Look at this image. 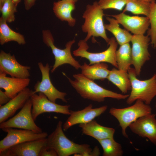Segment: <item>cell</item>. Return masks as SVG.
<instances>
[{"label": "cell", "mask_w": 156, "mask_h": 156, "mask_svg": "<svg viewBox=\"0 0 156 156\" xmlns=\"http://www.w3.org/2000/svg\"><path fill=\"white\" fill-rule=\"evenodd\" d=\"M62 122L59 121L54 131L47 138L45 147L53 149L57 156H96L95 148L92 150L87 144H79L68 139L62 127Z\"/></svg>", "instance_id": "cell-1"}, {"label": "cell", "mask_w": 156, "mask_h": 156, "mask_svg": "<svg viewBox=\"0 0 156 156\" xmlns=\"http://www.w3.org/2000/svg\"><path fill=\"white\" fill-rule=\"evenodd\" d=\"M63 74L67 77L73 88L84 99L101 102L104 101L106 98L122 100L129 96V94L123 95L105 89L81 73L73 75V80Z\"/></svg>", "instance_id": "cell-2"}, {"label": "cell", "mask_w": 156, "mask_h": 156, "mask_svg": "<svg viewBox=\"0 0 156 156\" xmlns=\"http://www.w3.org/2000/svg\"><path fill=\"white\" fill-rule=\"evenodd\" d=\"M103 10L99 6L98 2L94 1L92 5L86 6L82 18L84 22L81 26L82 31L87 34L84 40L87 42L92 37H100L107 43L109 38L106 34L103 17Z\"/></svg>", "instance_id": "cell-3"}, {"label": "cell", "mask_w": 156, "mask_h": 156, "mask_svg": "<svg viewBox=\"0 0 156 156\" xmlns=\"http://www.w3.org/2000/svg\"><path fill=\"white\" fill-rule=\"evenodd\" d=\"M130 80L131 92L127 98L126 103L129 105L137 100H140L149 105L156 96V74L150 78L142 80L137 77L135 70L130 67L128 71Z\"/></svg>", "instance_id": "cell-4"}, {"label": "cell", "mask_w": 156, "mask_h": 156, "mask_svg": "<svg viewBox=\"0 0 156 156\" xmlns=\"http://www.w3.org/2000/svg\"><path fill=\"white\" fill-rule=\"evenodd\" d=\"M151 111L152 108L149 105L140 100H137L131 106L122 108L112 107L109 112L118 120L122 135L128 138L126 133L127 128L139 118L151 114Z\"/></svg>", "instance_id": "cell-5"}, {"label": "cell", "mask_w": 156, "mask_h": 156, "mask_svg": "<svg viewBox=\"0 0 156 156\" xmlns=\"http://www.w3.org/2000/svg\"><path fill=\"white\" fill-rule=\"evenodd\" d=\"M84 39L80 40L78 43V48L74 50L73 54L75 56L85 58L90 62V65L96 63L107 62L118 68L116 59V53L118 43L114 37L109 38L107 45L108 48L105 51L94 53L88 51L89 46Z\"/></svg>", "instance_id": "cell-6"}, {"label": "cell", "mask_w": 156, "mask_h": 156, "mask_svg": "<svg viewBox=\"0 0 156 156\" xmlns=\"http://www.w3.org/2000/svg\"><path fill=\"white\" fill-rule=\"evenodd\" d=\"M42 36L43 42L51 48L54 57L55 62L51 70V73L53 72L58 67L65 64H69L77 70L80 68L81 65L73 57L71 53V48L75 42V39L68 42L65 45V48L61 49L54 44V40L49 30H43Z\"/></svg>", "instance_id": "cell-7"}, {"label": "cell", "mask_w": 156, "mask_h": 156, "mask_svg": "<svg viewBox=\"0 0 156 156\" xmlns=\"http://www.w3.org/2000/svg\"><path fill=\"white\" fill-rule=\"evenodd\" d=\"M1 129L7 133L6 136L0 141V152L12 146L23 142L45 138L48 136L45 132L37 133L24 129H18L11 127Z\"/></svg>", "instance_id": "cell-8"}, {"label": "cell", "mask_w": 156, "mask_h": 156, "mask_svg": "<svg viewBox=\"0 0 156 156\" xmlns=\"http://www.w3.org/2000/svg\"><path fill=\"white\" fill-rule=\"evenodd\" d=\"M32 107V103L30 98L16 115L8 120L0 123V128H17L37 133L42 132V129L35 124L33 118Z\"/></svg>", "instance_id": "cell-9"}, {"label": "cell", "mask_w": 156, "mask_h": 156, "mask_svg": "<svg viewBox=\"0 0 156 156\" xmlns=\"http://www.w3.org/2000/svg\"><path fill=\"white\" fill-rule=\"evenodd\" d=\"M151 39L148 35H133L131 40L132 65L134 67L137 76H140L142 66L150 60L148 47Z\"/></svg>", "instance_id": "cell-10"}, {"label": "cell", "mask_w": 156, "mask_h": 156, "mask_svg": "<svg viewBox=\"0 0 156 156\" xmlns=\"http://www.w3.org/2000/svg\"><path fill=\"white\" fill-rule=\"evenodd\" d=\"M30 99L32 104L31 114L34 121L40 114L45 112H55L68 115L70 114V105L56 104L49 100L42 92L37 94L32 92Z\"/></svg>", "instance_id": "cell-11"}, {"label": "cell", "mask_w": 156, "mask_h": 156, "mask_svg": "<svg viewBox=\"0 0 156 156\" xmlns=\"http://www.w3.org/2000/svg\"><path fill=\"white\" fill-rule=\"evenodd\" d=\"M38 66L42 76L41 81H38L34 86L33 93L42 92L51 101L55 103L57 99H60L67 102L65 96L67 94L60 92L56 89L52 84L50 77L49 71L51 68L48 63L44 66L41 62L38 63Z\"/></svg>", "instance_id": "cell-12"}, {"label": "cell", "mask_w": 156, "mask_h": 156, "mask_svg": "<svg viewBox=\"0 0 156 156\" xmlns=\"http://www.w3.org/2000/svg\"><path fill=\"white\" fill-rule=\"evenodd\" d=\"M107 107V105H104L94 108L90 104L81 110H70L69 116L62 125L63 130L66 131L75 125L86 123L92 121L104 113Z\"/></svg>", "instance_id": "cell-13"}, {"label": "cell", "mask_w": 156, "mask_h": 156, "mask_svg": "<svg viewBox=\"0 0 156 156\" xmlns=\"http://www.w3.org/2000/svg\"><path fill=\"white\" fill-rule=\"evenodd\" d=\"M31 67L19 64L14 55L1 50L0 52V73L10 75L11 77L28 78Z\"/></svg>", "instance_id": "cell-14"}, {"label": "cell", "mask_w": 156, "mask_h": 156, "mask_svg": "<svg viewBox=\"0 0 156 156\" xmlns=\"http://www.w3.org/2000/svg\"><path fill=\"white\" fill-rule=\"evenodd\" d=\"M156 114H150L141 117L129 126L131 131L142 138H147L156 145Z\"/></svg>", "instance_id": "cell-15"}, {"label": "cell", "mask_w": 156, "mask_h": 156, "mask_svg": "<svg viewBox=\"0 0 156 156\" xmlns=\"http://www.w3.org/2000/svg\"><path fill=\"white\" fill-rule=\"evenodd\" d=\"M47 138L23 142L0 152V156H39L41 148L46 145Z\"/></svg>", "instance_id": "cell-16"}, {"label": "cell", "mask_w": 156, "mask_h": 156, "mask_svg": "<svg viewBox=\"0 0 156 156\" xmlns=\"http://www.w3.org/2000/svg\"><path fill=\"white\" fill-rule=\"evenodd\" d=\"M110 16L116 19L126 30L134 35H144L150 25L149 18L146 16H130L122 12Z\"/></svg>", "instance_id": "cell-17"}, {"label": "cell", "mask_w": 156, "mask_h": 156, "mask_svg": "<svg viewBox=\"0 0 156 156\" xmlns=\"http://www.w3.org/2000/svg\"><path fill=\"white\" fill-rule=\"evenodd\" d=\"M32 90L27 87L7 103L0 105V123L13 116L18 109L22 108L30 98Z\"/></svg>", "instance_id": "cell-18"}, {"label": "cell", "mask_w": 156, "mask_h": 156, "mask_svg": "<svg viewBox=\"0 0 156 156\" xmlns=\"http://www.w3.org/2000/svg\"><path fill=\"white\" fill-rule=\"evenodd\" d=\"M30 79L9 77L5 74L0 73V88L5 90V92L11 99L16 96L20 92L29 86Z\"/></svg>", "instance_id": "cell-19"}, {"label": "cell", "mask_w": 156, "mask_h": 156, "mask_svg": "<svg viewBox=\"0 0 156 156\" xmlns=\"http://www.w3.org/2000/svg\"><path fill=\"white\" fill-rule=\"evenodd\" d=\"M79 126L83 134L92 137L97 141L114 138L115 132L114 129L103 126L94 120L86 123L79 124Z\"/></svg>", "instance_id": "cell-20"}, {"label": "cell", "mask_w": 156, "mask_h": 156, "mask_svg": "<svg viewBox=\"0 0 156 156\" xmlns=\"http://www.w3.org/2000/svg\"><path fill=\"white\" fill-rule=\"evenodd\" d=\"M75 2L68 0H62L54 2L53 10L55 16L61 21L67 22L68 25L73 27L76 19L73 18L72 13L75 8Z\"/></svg>", "instance_id": "cell-21"}, {"label": "cell", "mask_w": 156, "mask_h": 156, "mask_svg": "<svg viewBox=\"0 0 156 156\" xmlns=\"http://www.w3.org/2000/svg\"><path fill=\"white\" fill-rule=\"evenodd\" d=\"M108 65L104 62L96 63L90 65L84 62L81 65V73L86 77L92 80H103L107 78L110 70Z\"/></svg>", "instance_id": "cell-22"}, {"label": "cell", "mask_w": 156, "mask_h": 156, "mask_svg": "<svg viewBox=\"0 0 156 156\" xmlns=\"http://www.w3.org/2000/svg\"><path fill=\"white\" fill-rule=\"evenodd\" d=\"M107 79L124 94L131 90V82L128 72L113 68L110 70Z\"/></svg>", "instance_id": "cell-23"}, {"label": "cell", "mask_w": 156, "mask_h": 156, "mask_svg": "<svg viewBox=\"0 0 156 156\" xmlns=\"http://www.w3.org/2000/svg\"><path fill=\"white\" fill-rule=\"evenodd\" d=\"M106 18L109 23L104 24L105 28L113 35L118 44L120 45L131 41L133 35L127 30L120 28L116 19L109 16Z\"/></svg>", "instance_id": "cell-24"}, {"label": "cell", "mask_w": 156, "mask_h": 156, "mask_svg": "<svg viewBox=\"0 0 156 156\" xmlns=\"http://www.w3.org/2000/svg\"><path fill=\"white\" fill-rule=\"evenodd\" d=\"M6 22L0 18V44L3 45L11 41L16 42L20 45H24L26 41L24 36L12 30L8 25Z\"/></svg>", "instance_id": "cell-25"}, {"label": "cell", "mask_w": 156, "mask_h": 156, "mask_svg": "<svg viewBox=\"0 0 156 156\" xmlns=\"http://www.w3.org/2000/svg\"><path fill=\"white\" fill-rule=\"evenodd\" d=\"M118 69L126 72L132 65L131 48L129 42L120 45L116 53Z\"/></svg>", "instance_id": "cell-26"}, {"label": "cell", "mask_w": 156, "mask_h": 156, "mask_svg": "<svg viewBox=\"0 0 156 156\" xmlns=\"http://www.w3.org/2000/svg\"><path fill=\"white\" fill-rule=\"evenodd\" d=\"M151 3L140 0H127L122 12H129L134 14H143L148 17Z\"/></svg>", "instance_id": "cell-27"}, {"label": "cell", "mask_w": 156, "mask_h": 156, "mask_svg": "<svg viewBox=\"0 0 156 156\" xmlns=\"http://www.w3.org/2000/svg\"><path fill=\"white\" fill-rule=\"evenodd\" d=\"M103 149V156H122L123 154L121 144L116 142L114 138L98 141Z\"/></svg>", "instance_id": "cell-28"}, {"label": "cell", "mask_w": 156, "mask_h": 156, "mask_svg": "<svg viewBox=\"0 0 156 156\" xmlns=\"http://www.w3.org/2000/svg\"><path fill=\"white\" fill-rule=\"evenodd\" d=\"M16 7L12 0H6L0 8L1 17L7 23L14 21L15 20L14 13L17 12Z\"/></svg>", "instance_id": "cell-29"}, {"label": "cell", "mask_w": 156, "mask_h": 156, "mask_svg": "<svg viewBox=\"0 0 156 156\" xmlns=\"http://www.w3.org/2000/svg\"><path fill=\"white\" fill-rule=\"evenodd\" d=\"M151 28L148 31V35L150 36L151 43L154 48H156V3H151V11L148 17Z\"/></svg>", "instance_id": "cell-30"}, {"label": "cell", "mask_w": 156, "mask_h": 156, "mask_svg": "<svg viewBox=\"0 0 156 156\" xmlns=\"http://www.w3.org/2000/svg\"><path fill=\"white\" fill-rule=\"evenodd\" d=\"M127 1V0H99L98 3L103 10L113 9L121 11Z\"/></svg>", "instance_id": "cell-31"}, {"label": "cell", "mask_w": 156, "mask_h": 156, "mask_svg": "<svg viewBox=\"0 0 156 156\" xmlns=\"http://www.w3.org/2000/svg\"><path fill=\"white\" fill-rule=\"evenodd\" d=\"M39 156H57V155L53 149L47 148L44 146L41 149Z\"/></svg>", "instance_id": "cell-32"}, {"label": "cell", "mask_w": 156, "mask_h": 156, "mask_svg": "<svg viewBox=\"0 0 156 156\" xmlns=\"http://www.w3.org/2000/svg\"><path fill=\"white\" fill-rule=\"evenodd\" d=\"M11 99L1 89L0 90V105H5Z\"/></svg>", "instance_id": "cell-33"}, {"label": "cell", "mask_w": 156, "mask_h": 156, "mask_svg": "<svg viewBox=\"0 0 156 156\" xmlns=\"http://www.w3.org/2000/svg\"><path fill=\"white\" fill-rule=\"evenodd\" d=\"M36 0H24V6L26 10H29L34 5Z\"/></svg>", "instance_id": "cell-34"}, {"label": "cell", "mask_w": 156, "mask_h": 156, "mask_svg": "<svg viewBox=\"0 0 156 156\" xmlns=\"http://www.w3.org/2000/svg\"><path fill=\"white\" fill-rule=\"evenodd\" d=\"M15 5L17 6L18 4L20 2L21 0H12Z\"/></svg>", "instance_id": "cell-35"}, {"label": "cell", "mask_w": 156, "mask_h": 156, "mask_svg": "<svg viewBox=\"0 0 156 156\" xmlns=\"http://www.w3.org/2000/svg\"><path fill=\"white\" fill-rule=\"evenodd\" d=\"M144 1L149 2L151 3H152L155 2V0H140Z\"/></svg>", "instance_id": "cell-36"}, {"label": "cell", "mask_w": 156, "mask_h": 156, "mask_svg": "<svg viewBox=\"0 0 156 156\" xmlns=\"http://www.w3.org/2000/svg\"><path fill=\"white\" fill-rule=\"evenodd\" d=\"M6 0H0V8L3 5L4 2Z\"/></svg>", "instance_id": "cell-37"}, {"label": "cell", "mask_w": 156, "mask_h": 156, "mask_svg": "<svg viewBox=\"0 0 156 156\" xmlns=\"http://www.w3.org/2000/svg\"><path fill=\"white\" fill-rule=\"evenodd\" d=\"M68 0V1H71L75 3L76 2H77L78 1V0Z\"/></svg>", "instance_id": "cell-38"}, {"label": "cell", "mask_w": 156, "mask_h": 156, "mask_svg": "<svg viewBox=\"0 0 156 156\" xmlns=\"http://www.w3.org/2000/svg\"><path fill=\"white\" fill-rule=\"evenodd\" d=\"M155 107H156V104H155Z\"/></svg>", "instance_id": "cell-39"}]
</instances>
